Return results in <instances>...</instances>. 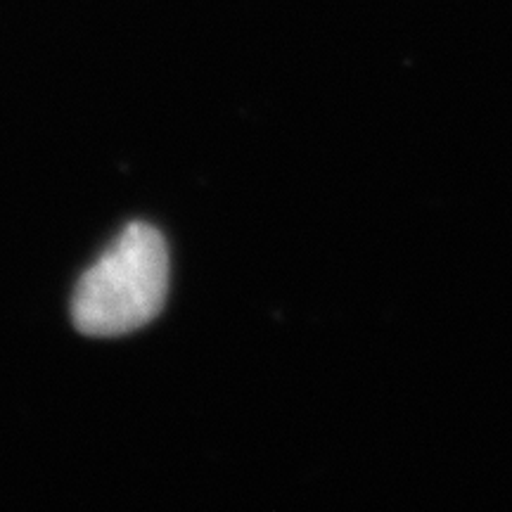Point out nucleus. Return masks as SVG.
<instances>
[{"mask_svg":"<svg viewBox=\"0 0 512 512\" xmlns=\"http://www.w3.org/2000/svg\"><path fill=\"white\" fill-rule=\"evenodd\" d=\"M169 294V252L157 228L133 223L76 287L72 316L88 337H121L152 323Z\"/></svg>","mask_w":512,"mask_h":512,"instance_id":"nucleus-1","label":"nucleus"}]
</instances>
